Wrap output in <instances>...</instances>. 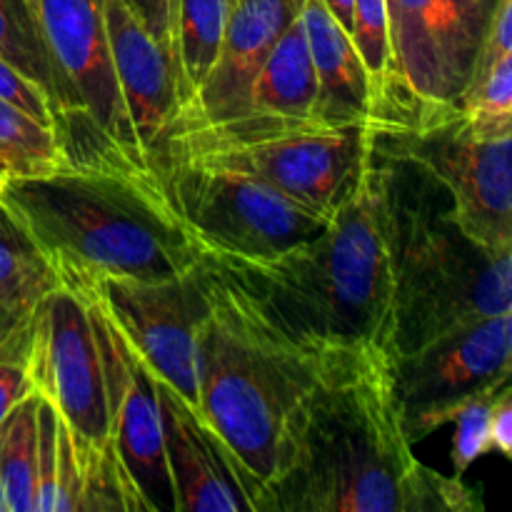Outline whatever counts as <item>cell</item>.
<instances>
[{
	"mask_svg": "<svg viewBox=\"0 0 512 512\" xmlns=\"http://www.w3.org/2000/svg\"><path fill=\"white\" fill-rule=\"evenodd\" d=\"M390 350L328 365L295 405L263 512H480L478 488L413 455Z\"/></svg>",
	"mask_w": 512,
	"mask_h": 512,
	"instance_id": "6da1fadb",
	"label": "cell"
},
{
	"mask_svg": "<svg viewBox=\"0 0 512 512\" xmlns=\"http://www.w3.org/2000/svg\"><path fill=\"white\" fill-rule=\"evenodd\" d=\"M245 313L288 348L318 360L393 348V278L370 160L368 178L318 238L270 260L200 253Z\"/></svg>",
	"mask_w": 512,
	"mask_h": 512,
	"instance_id": "7a4b0ae2",
	"label": "cell"
},
{
	"mask_svg": "<svg viewBox=\"0 0 512 512\" xmlns=\"http://www.w3.org/2000/svg\"><path fill=\"white\" fill-rule=\"evenodd\" d=\"M0 205L78 295L103 278L170 280L200 263L165 195L125 175L63 168L5 183Z\"/></svg>",
	"mask_w": 512,
	"mask_h": 512,
	"instance_id": "3957f363",
	"label": "cell"
},
{
	"mask_svg": "<svg viewBox=\"0 0 512 512\" xmlns=\"http://www.w3.org/2000/svg\"><path fill=\"white\" fill-rule=\"evenodd\" d=\"M380 215L393 278V348L512 313V250L475 243L455 218L448 190L408 160L373 153Z\"/></svg>",
	"mask_w": 512,
	"mask_h": 512,
	"instance_id": "277c9868",
	"label": "cell"
},
{
	"mask_svg": "<svg viewBox=\"0 0 512 512\" xmlns=\"http://www.w3.org/2000/svg\"><path fill=\"white\" fill-rule=\"evenodd\" d=\"M200 268L208 315L198 330V410L255 480L265 510L290 413L338 360L318 363L275 340L203 263Z\"/></svg>",
	"mask_w": 512,
	"mask_h": 512,
	"instance_id": "5b68a950",
	"label": "cell"
},
{
	"mask_svg": "<svg viewBox=\"0 0 512 512\" xmlns=\"http://www.w3.org/2000/svg\"><path fill=\"white\" fill-rule=\"evenodd\" d=\"M55 75L53 133L68 168L133 178L165 195L120 98L103 0H30Z\"/></svg>",
	"mask_w": 512,
	"mask_h": 512,
	"instance_id": "8992f818",
	"label": "cell"
},
{
	"mask_svg": "<svg viewBox=\"0 0 512 512\" xmlns=\"http://www.w3.org/2000/svg\"><path fill=\"white\" fill-rule=\"evenodd\" d=\"M370 150L408 160L450 193L460 228L488 250H512V135L480 138L463 110L408 108L370 120Z\"/></svg>",
	"mask_w": 512,
	"mask_h": 512,
	"instance_id": "52a82bcc",
	"label": "cell"
},
{
	"mask_svg": "<svg viewBox=\"0 0 512 512\" xmlns=\"http://www.w3.org/2000/svg\"><path fill=\"white\" fill-rule=\"evenodd\" d=\"M163 190L200 253L270 260L318 238L330 223L253 175L195 160H175Z\"/></svg>",
	"mask_w": 512,
	"mask_h": 512,
	"instance_id": "ba28073f",
	"label": "cell"
},
{
	"mask_svg": "<svg viewBox=\"0 0 512 512\" xmlns=\"http://www.w3.org/2000/svg\"><path fill=\"white\" fill-rule=\"evenodd\" d=\"M498 5L500 0H385L390 88L370 118L460 105Z\"/></svg>",
	"mask_w": 512,
	"mask_h": 512,
	"instance_id": "9c48e42d",
	"label": "cell"
},
{
	"mask_svg": "<svg viewBox=\"0 0 512 512\" xmlns=\"http://www.w3.org/2000/svg\"><path fill=\"white\" fill-rule=\"evenodd\" d=\"M510 363L512 313L460 325L413 353L395 355V395L410 443L453 423L455 413L480 390L510 383Z\"/></svg>",
	"mask_w": 512,
	"mask_h": 512,
	"instance_id": "30bf717a",
	"label": "cell"
},
{
	"mask_svg": "<svg viewBox=\"0 0 512 512\" xmlns=\"http://www.w3.org/2000/svg\"><path fill=\"white\" fill-rule=\"evenodd\" d=\"M88 298L155 378L198 408V330L208 315L203 268L170 280L103 278Z\"/></svg>",
	"mask_w": 512,
	"mask_h": 512,
	"instance_id": "8fae6325",
	"label": "cell"
},
{
	"mask_svg": "<svg viewBox=\"0 0 512 512\" xmlns=\"http://www.w3.org/2000/svg\"><path fill=\"white\" fill-rule=\"evenodd\" d=\"M188 160L253 175L308 213L330 220L363 188L373 150L365 123L298 130Z\"/></svg>",
	"mask_w": 512,
	"mask_h": 512,
	"instance_id": "7c38bea8",
	"label": "cell"
},
{
	"mask_svg": "<svg viewBox=\"0 0 512 512\" xmlns=\"http://www.w3.org/2000/svg\"><path fill=\"white\" fill-rule=\"evenodd\" d=\"M28 370L35 393L53 405L78 438L108 443V393L90 308L63 285L30 313Z\"/></svg>",
	"mask_w": 512,
	"mask_h": 512,
	"instance_id": "4fadbf2b",
	"label": "cell"
},
{
	"mask_svg": "<svg viewBox=\"0 0 512 512\" xmlns=\"http://www.w3.org/2000/svg\"><path fill=\"white\" fill-rule=\"evenodd\" d=\"M103 360L108 393L110 440L128 465L140 493L153 512H175L173 485L165 463L163 420H160L155 375L125 343L103 310L85 298Z\"/></svg>",
	"mask_w": 512,
	"mask_h": 512,
	"instance_id": "5bb4252c",
	"label": "cell"
},
{
	"mask_svg": "<svg viewBox=\"0 0 512 512\" xmlns=\"http://www.w3.org/2000/svg\"><path fill=\"white\" fill-rule=\"evenodd\" d=\"M175 512H263V493L200 410L155 378Z\"/></svg>",
	"mask_w": 512,
	"mask_h": 512,
	"instance_id": "9a60e30c",
	"label": "cell"
},
{
	"mask_svg": "<svg viewBox=\"0 0 512 512\" xmlns=\"http://www.w3.org/2000/svg\"><path fill=\"white\" fill-rule=\"evenodd\" d=\"M103 15L120 98L140 153L163 185L170 133L180 113L173 55L145 28L130 0H103Z\"/></svg>",
	"mask_w": 512,
	"mask_h": 512,
	"instance_id": "2e32d148",
	"label": "cell"
},
{
	"mask_svg": "<svg viewBox=\"0 0 512 512\" xmlns=\"http://www.w3.org/2000/svg\"><path fill=\"white\" fill-rule=\"evenodd\" d=\"M305 0H233L218 60L198 93L178 113L170 143L208 125L240 118L260 68L280 35L300 18ZM168 143V148H170Z\"/></svg>",
	"mask_w": 512,
	"mask_h": 512,
	"instance_id": "e0dca14e",
	"label": "cell"
},
{
	"mask_svg": "<svg viewBox=\"0 0 512 512\" xmlns=\"http://www.w3.org/2000/svg\"><path fill=\"white\" fill-rule=\"evenodd\" d=\"M300 18L315 70L310 120L318 128L365 125L373 113V88L353 38L320 0H305Z\"/></svg>",
	"mask_w": 512,
	"mask_h": 512,
	"instance_id": "ac0fdd59",
	"label": "cell"
},
{
	"mask_svg": "<svg viewBox=\"0 0 512 512\" xmlns=\"http://www.w3.org/2000/svg\"><path fill=\"white\" fill-rule=\"evenodd\" d=\"M233 0H175L170 20V55L175 65L180 110L190 103L218 60Z\"/></svg>",
	"mask_w": 512,
	"mask_h": 512,
	"instance_id": "d6986e66",
	"label": "cell"
},
{
	"mask_svg": "<svg viewBox=\"0 0 512 512\" xmlns=\"http://www.w3.org/2000/svg\"><path fill=\"white\" fill-rule=\"evenodd\" d=\"M0 512H38V393L0 423Z\"/></svg>",
	"mask_w": 512,
	"mask_h": 512,
	"instance_id": "ffe728a7",
	"label": "cell"
},
{
	"mask_svg": "<svg viewBox=\"0 0 512 512\" xmlns=\"http://www.w3.org/2000/svg\"><path fill=\"white\" fill-rule=\"evenodd\" d=\"M75 440L78 455V510L75 512H153L120 458L113 440L98 445Z\"/></svg>",
	"mask_w": 512,
	"mask_h": 512,
	"instance_id": "44dd1931",
	"label": "cell"
},
{
	"mask_svg": "<svg viewBox=\"0 0 512 512\" xmlns=\"http://www.w3.org/2000/svg\"><path fill=\"white\" fill-rule=\"evenodd\" d=\"M68 168L53 128L0 100V188Z\"/></svg>",
	"mask_w": 512,
	"mask_h": 512,
	"instance_id": "7402d4cb",
	"label": "cell"
},
{
	"mask_svg": "<svg viewBox=\"0 0 512 512\" xmlns=\"http://www.w3.org/2000/svg\"><path fill=\"white\" fill-rule=\"evenodd\" d=\"M55 288H60V280L38 245L8 213L0 215V303L33 313Z\"/></svg>",
	"mask_w": 512,
	"mask_h": 512,
	"instance_id": "603a6c76",
	"label": "cell"
},
{
	"mask_svg": "<svg viewBox=\"0 0 512 512\" xmlns=\"http://www.w3.org/2000/svg\"><path fill=\"white\" fill-rule=\"evenodd\" d=\"M458 108L480 138L512 135V50L483 45Z\"/></svg>",
	"mask_w": 512,
	"mask_h": 512,
	"instance_id": "cb8c5ba5",
	"label": "cell"
},
{
	"mask_svg": "<svg viewBox=\"0 0 512 512\" xmlns=\"http://www.w3.org/2000/svg\"><path fill=\"white\" fill-rule=\"evenodd\" d=\"M0 58L43 90L53 115L55 75L30 0H0Z\"/></svg>",
	"mask_w": 512,
	"mask_h": 512,
	"instance_id": "d4e9b609",
	"label": "cell"
},
{
	"mask_svg": "<svg viewBox=\"0 0 512 512\" xmlns=\"http://www.w3.org/2000/svg\"><path fill=\"white\" fill-rule=\"evenodd\" d=\"M353 38L355 50L368 70L373 105L390 88V43L385 0H353Z\"/></svg>",
	"mask_w": 512,
	"mask_h": 512,
	"instance_id": "484cf974",
	"label": "cell"
},
{
	"mask_svg": "<svg viewBox=\"0 0 512 512\" xmlns=\"http://www.w3.org/2000/svg\"><path fill=\"white\" fill-rule=\"evenodd\" d=\"M510 383L490 385V388L480 390L478 395L468 400L463 408L455 413V425H458V433H455L453 443V468L455 475L463 478L465 470L475 463L478 458H483L485 453H490V415H493V403Z\"/></svg>",
	"mask_w": 512,
	"mask_h": 512,
	"instance_id": "4316f807",
	"label": "cell"
},
{
	"mask_svg": "<svg viewBox=\"0 0 512 512\" xmlns=\"http://www.w3.org/2000/svg\"><path fill=\"white\" fill-rule=\"evenodd\" d=\"M28 343L30 325L23 338L15 340L10 348L0 350V423L8 418L15 405L23 403L25 398L35 393L28 370Z\"/></svg>",
	"mask_w": 512,
	"mask_h": 512,
	"instance_id": "83f0119b",
	"label": "cell"
},
{
	"mask_svg": "<svg viewBox=\"0 0 512 512\" xmlns=\"http://www.w3.org/2000/svg\"><path fill=\"white\" fill-rule=\"evenodd\" d=\"M0 100L15 105L23 113L33 115L35 120L53 128V115H50V105L43 90L33 80L25 78L20 70H15L13 65L5 63L3 58H0Z\"/></svg>",
	"mask_w": 512,
	"mask_h": 512,
	"instance_id": "f1b7e54d",
	"label": "cell"
},
{
	"mask_svg": "<svg viewBox=\"0 0 512 512\" xmlns=\"http://www.w3.org/2000/svg\"><path fill=\"white\" fill-rule=\"evenodd\" d=\"M490 450L512 458V388L503 390L493 403L490 415Z\"/></svg>",
	"mask_w": 512,
	"mask_h": 512,
	"instance_id": "f546056e",
	"label": "cell"
},
{
	"mask_svg": "<svg viewBox=\"0 0 512 512\" xmlns=\"http://www.w3.org/2000/svg\"><path fill=\"white\" fill-rule=\"evenodd\" d=\"M145 28L170 50V20H173L175 0H130Z\"/></svg>",
	"mask_w": 512,
	"mask_h": 512,
	"instance_id": "4dcf8cb0",
	"label": "cell"
},
{
	"mask_svg": "<svg viewBox=\"0 0 512 512\" xmlns=\"http://www.w3.org/2000/svg\"><path fill=\"white\" fill-rule=\"evenodd\" d=\"M28 325L30 313L8 308V305L0 303V350L10 348L15 340L23 338V335L28 333Z\"/></svg>",
	"mask_w": 512,
	"mask_h": 512,
	"instance_id": "1f68e13d",
	"label": "cell"
},
{
	"mask_svg": "<svg viewBox=\"0 0 512 512\" xmlns=\"http://www.w3.org/2000/svg\"><path fill=\"white\" fill-rule=\"evenodd\" d=\"M328 8V13L343 25L345 33H353V0H320Z\"/></svg>",
	"mask_w": 512,
	"mask_h": 512,
	"instance_id": "d6a6232c",
	"label": "cell"
},
{
	"mask_svg": "<svg viewBox=\"0 0 512 512\" xmlns=\"http://www.w3.org/2000/svg\"><path fill=\"white\" fill-rule=\"evenodd\" d=\"M0 215H5V210H3V205H0Z\"/></svg>",
	"mask_w": 512,
	"mask_h": 512,
	"instance_id": "836d02e7",
	"label": "cell"
}]
</instances>
